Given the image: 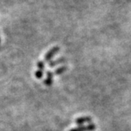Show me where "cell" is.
Segmentation results:
<instances>
[{
  "label": "cell",
  "mask_w": 131,
  "mask_h": 131,
  "mask_svg": "<svg viewBox=\"0 0 131 131\" xmlns=\"http://www.w3.org/2000/svg\"><path fill=\"white\" fill-rule=\"evenodd\" d=\"M60 48L58 46H55L54 48H52L50 51H48L47 52V54H45V57H44V62H50L51 59L53 58V56L57 54L59 51Z\"/></svg>",
  "instance_id": "cell-1"
},
{
  "label": "cell",
  "mask_w": 131,
  "mask_h": 131,
  "mask_svg": "<svg viewBox=\"0 0 131 131\" xmlns=\"http://www.w3.org/2000/svg\"><path fill=\"white\" fill-rule=\"evenodd\" d=\"M96 126L95 124L90 123L87 126H80L76 128H73L70 131H93L96 129Z\"/></svg>",
  "instance_id": "cell-2"
},
{
  "label": "cell",
  "mask_w": 131,
  "mask_h": 131,
  "mask_svg": "<svg viewBox=\"0 0 131 131\" xmlns=\"http://www.w3.org/2000/svg\"><path fill=\"white\" fill-rule=\"evenodd\" d=\"M92 122V118L89 116H83V117H80L78 118H77L75 120L76 124L79 125V126H83L85 123H89Z\"/></svg>",
  "instance_id": "cell-3"
},
{
  "label": "cell",
  "mask_w": 131,
  "mask_h": 131,
  "mask_svg": "<svg viewBox=\"0 0 131 131\" xmlns=\"http://www.w3.org/2000/svg\"><path fill=\"white\" fill-rule=\"evenodd\" d=\"M53 82V73L51 71L47 72V78L43 81V83L47 86H51Z\"/></svg>",
  "instance_id": "cell-4"
},
{
  "label": "cell",
  "mask_w": 131,
  "mask_h": 131,
  "mask_svg": "<svg viewBox=\"0 0 131 131\" xmlns=\"http://www.w3.org/2000/svg\"><path fill=\"white\" fill-rule=\"evenodd\" d=\"M67 62V60H66L64 58H59V59H58L57 60H54V61H50L49 62V67H51V68H52V67H54L55 66H58V65H59V64H62V63H63V62Z\"/></svg>",
  "instance_id": "cell-5"
},
{
  "label": "cell",
  "mask_w": 131,
  "mask_h": 131,
  "mask_svg": "<svg viewBox=\"0 0 131 131\" xmlns=\"http://www.w3.org/2000/svg\"><path fill=\"white\" fill-rule=\"evenodd\" d=\"M67 70V67L64 66V67H59V69L55 70L53 74H54V75H60V74H62L64 72H66V70Z\"/></svg>",
  "instance_id": "cell-6"
},
{
  "label": "cell",
  "mask_w": 131,
  "mask_h": 131,
  "mask_svg": "<svg viewBox=\"0 0 131 131\" xmlns=\"http://www.w3.org/2000/svg\"><path fill=\"white\" fill-rule=\"evenodd\" d=\"M36 67H38L39 70L43 71V70L45 68V62L44 61H40V62H37V64H36Z\"/></svg>",
  "instance_id": "cell-7"
},
{
  "label": "cell",
  "mask_w": 131,
  "mask_h": 131,
  "mask_svg": "<svg viewBox=\"0 0 131 131\" xmlns=\"http://www.w3.org/2000/svg\"><path fill=\"white\" fill-rule=\"evenodd\" d=\"M35 76L37 79H41L43 76V71L42 70H36L35 73Z\"/></svg>",
  "instance_id": "cell-8"
},
{
  "label": "cell",
  "mask_w": 131,
  "mask_h": 131,
  "mask_svg": "<svg viewBox=\"0 0 131 131\" xmlns=\"http://www.w3.org/2000/svg\"><path fill=\"white\" fill-rule=\"evenodd\" d=\"M0 43H1V39H0Z\"/></svg>",
  "instance_id": "cell-9"
}]
</instances>
